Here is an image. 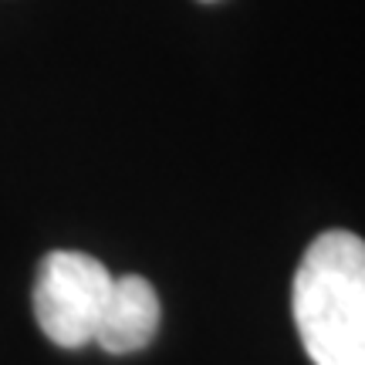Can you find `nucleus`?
Segmentation results:
<instances>
[{
	"mask_svg": "<svg viewBox=\"0 0 365 365\" xmlns=\"http://www.w3.org/2000/svg\"><path fill=\"white\" fill-rule=\"evenodd\" d=\"M112 284L115 277L91 254L51 250L34 277V318L41 331L61 349L95 341Z\"/></svg>",
	"mask_w": 365,
	"mask_h": 365,
	"instance_id": "2",
	"label": "nucleus"
},
{
	"mask_svg": "<svg viewBox=\"0 0 365 365\" xmlns=\"http://www.w3.org/2000/svg\"><path fill=\"white\" fill-rule=\"evenodd\" d=\"M159 328V294L139 274L115 277L112 294L105 301L102 322L95 331V341L112 355H129L145 349L156 339Z\"/></svg>",
	"mask_w": 365,
	"mask_h": 365,
	"instance_id": "3",
	"label": "nucleus"
},
{
	"mask_svg": "<svg viewBox=\"0 0 365 365\" xmlns=\"http://www.w3.org/2000/svg\"><path fill=\"white\" fill-rule=\"evenodd\" d=\"M203 4H213V0H203Z\"/></svg>",
	"mask_w": 365,
	"mask_h": 365,
	"instance_id": "4",
	"label": "nucleus"
},
{
	"mask_svg": "<svg viewBox=\"0 0 365 365\" xmlns=\"http://www.w3.org/2000/svg\"><path fill=\"white\" fill-rule=\"evenodd\" d=\"M291 308L314 365H365V240L349 230L314 237L294 274Z\"/></svg>",
	"mask_w": 365,
	"mask_h": 365,
	"instance_id": "1",
	"label": "nucleus"
}]
</instances>
